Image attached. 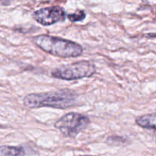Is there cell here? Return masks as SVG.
Instances as JSON below:
<instances>
[{
  "label": "cell",
  "mask_w": 156,
  "mask_h": 156,
  "mask_svg": "<svg viewBox=\"0 0 156 156\" xmlns=\"http://www.w3.org/2000/svg\"><path fill=\"white\" fill-rule=\"evenodd\" d=\"M68 18L72 22H76V21H82L85 18V13L84 11L79 10L73 14H69Z\"/></svg>",
  "instance_id": "obj_8"
},
{
  "label": "cell",
  "mask_w": 156,
  "mask_h": 156,
  "mask_svg": "<svg viewBox=\"0 0 156 156\" xmlns=\"http://www.w3.org/2000/svg\"><path fill=\"white\" fill-rule=\"evenodd\" d=\"M27 155L26 149L21 146H0V156H9V155Z\"/></svg>",
  "instance_id": "obj_7"
},
{
  "label": "cell",
  "mask_w": 156,
  "mask_h": 156,
  "mask_svg": "<svg viewBox=\"0 0 156 156\" xmlns=\"http://www.w3.org/2000/svg\"><path fill=\"white\" fill-rule=\"evenodd\" d=\"M90 123L87 116L78 113H69L62 116L55 123L56 129L68 137H74L86 129Z\"/></svg>",
  "instance_id": "obj_4"
},
{
  "label": "cell",
  "mask_w": 156,
  "mask_h": 156,
  "mask_svg": "<svg viewBox=\"0 0 156 156\" xmlns=\"http://www.w3.org/2000/svg\"><path fill=\"white\" fill-rule=\"evenodd\" d=\"M34 18L39 24L48 26L64 21L66 18V12L60 6L43 8L34 13Z\"/></svg>",
  "instance_id": "obj_5"
},
{
  "label": "cell",
  "mask_w": 156,
  "mask_h": 156,
  "mask_svg": "<svg viewBox=\"0 0 156 156\" xmlns=\"http://www.w3.org/2000/svg\"><path fill=\"white\" fill-rule=\"evenodd\" d=\"M136 122L141 127L156 130V114H146L139 117Z\"/></svg>",
  "instance_id": "obj_6"
},
{
  "label": "cell",
  "mask_w": 156,
  "mask_h": 156,
  "mask_svg": "<svg viewBox=\"0 0 156 156\" xmlns=\"http://www.w3.org/2000/svg\"><path fill=\"white\" fill-rule=\"evenodd\" d=\"M77 94L69 89H62L48 92L30 94L24 98V105L29 108L42 107L65 109L73 106Z\"/></svg>",
  "instance_id": "obj_1"
},
{
  "label": "cell",
  "mask_w": 156,
  "mask_h": 156,
  "mask_svg": "<svg viewBox=\"0 0 156 156\" xmlns=\"http://www.w3.org/2000/svg\"><path fill=\"white\" fill-rule=\"evenodd\" d=\"M11 0H0V5H8L10 3Z\"/></svg>",
  "instance_id": "obj_9"
},
{
  "label": "cell",
  "mask_w": 156,
  "mask_h": 156,
  "mask_svg": "<svg viewBox=\"0 0 156 156\" xmlns=\"http://www.w3.org/2000/svg\"><path fill=\"white\" fill-rule=\"evenodd\" d=\"M33 42L44 51L61 58L77 57L83 52L80 44L50 35L41 34L34 37Z\"/></svg>",
  "instance_id": "obj_2"
},
{
  "label": "cell",
  "mask_w": 156,
  "mask_h": 156,
  "mask_svg": "<svg viewBox=\"0 0 156 156\" xmlns=\"http://www.w3.org/2000/svg\"><path fill=\"white\" fill-rule=\"evenodd\" d=\"M95 73L94 64L83 60L57 67L52 71L51 74L56 79L69 81L91 77Z\"/></svg>",
  "instance_id": "obj_3"
}]
</instances>
